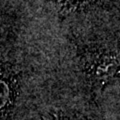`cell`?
<instances>
[{
  "label": "cell",
  "mask_w": 120,
  "mask_h": 120,
  "mask_svg": "<svg viewBox=\"0 0 120 120\" xmlns=\"http://www.w3.org/2000/svg\"><path fill=\"white\" fill-rule=\"evenodd\" d=\"M81 64L91 83L100 89L118 74V54L99 48H86L81 54Z\"/></svg>",
  "instance_id": "obj_1"
},
{
  "label": "cell",
  "mask_w": 120,
  "mask_h": 120,
  "mask_svg": "<svg viewBox=\"0 0 120 120\" xmlns=\"http://www.w3.org/2000/svg\"><path fill=\"white\" fill-rule=\"evenodd\" d=\"M17 77L11 67L0 63V118L12 109L17 96Z\"/></svg>",
  "instance_id": "obj_2"
},
{
  "label": "cell",
  "mask_w": 120,
  "mask_h": 120,
  "mask_svg": "<svg viewBox=\"0 0 120 120\" xmlns=\"http://www.w3.org/2000/svg\"><path fill=\"white\" fill-rule=\"evenodd\" d=\"M45 120H82V119H77L74 118V116H67L65 114L61 113H53V114H49L48 116H46Z\"/></svg>",
  "instance_id": "obj_3"
}]
</instances>
